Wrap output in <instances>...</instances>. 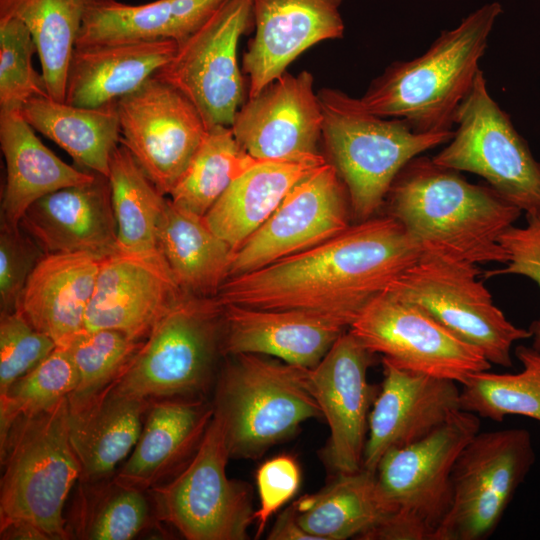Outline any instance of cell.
<instances>
[{
  "instance_id": "cell-1",
  "label": "cell",
  "mask_w": 540,
  "mask_h": 540,
  "mask_svg": "<svg viewBox=\"0 0 540 540\" xmlns=\"http://www.w3.org/2000/svg\"><path fill=\"white\" fill-rule=\"evenodd\" d=\"M421 255L396 219L371 217L308 250L228 278L214 298L219 305L305 311L346 328Z\"/></svg>"
},
{
  "instance_id": "cell-20",
  "label": "cell",
  "mask_w": 540,
  "mask_h": 540,
  "mask_svg": "<svg viewBox=\"0 0 540 540\" xmlns=\"http://www.w3.org/2000/svg\"><path fill=\"white\" fill-rule=\"evenodd\" d=\"M384 380L369 414L363 468L376 471L390 450L415 443L460 410L457 382L400 369L382 359Z\"/></svg>"
},
{
  "instance_id": "cell-5",
  "label": "cell",
  "mask_w": 540,
  "mask_h": 540,
  "mask_svg": "<svg viewBox=\"0 0 540 540\" xmlns=\"http://www.w3.org/2000/svg\"><path fill=\"white\" fill-rule=\"evenodd\" d=\"M322 138L346 186L351 210L359 221L373 217L384 204L401 169L425 151L448 143L454 130L420 133L405 120L367 111L359 99L334 89L318 92Z\"/></svg>"
},
{
  "instance_id": "cell-25",
  "label": "cell",
  "mask_w": 540,
  "mask_h": 540,
  "mask_svg": "<svg viewBox=\"0 0 540 540\" xmlns=\"http://www.w3.org/2000/svg\"><path fill=\"white\" fill-rule=\"evenodd\" d=\"M102 256L91 253L45 254L28 278L17 310L57 346L84 330Z\"/></svg>"
},
{
  "instance_id": "cell-15",
  "label": "cell",
  "mask_w": 540,
  "mask_h": 540,
  "mask_svg": "<svg viewBox=\"0 0 540 540\" xmlns=\"http://www.w3.org/2000/svg\"><path fill=\"white\" fill-rule=\"evenodd\" d=\"M116 104L120 142L156 189L169 195L207 133L199 111L177 88L154 76Z\"/></svg>"
},
{
  "instance_id": "cell-23",
  "label": "cell",
  "mask_w": 540,
  "mask_h": 540,
  "mask_svg": "<svg viewBox=\"0 0 540 540\" xmlns=\"http://www.w3.org/2000/svg\"><path fill=\"white\" fill-rule=\"evenodd\" d=\"M220 306L221 351L231 356L270 355L313 368L345 332L338 323L305 311Z\"/></svg>"
},
{
  "instance_id": "cell-38",
  "label": "cell",
  "mask_w": 540,
  "mask_h": 540,
  "mask_svg": "<svg viewBox=\"0 0 540 540\" xmlns=\"http://www.w3.org/2000/svg\"><path fill=\"white\" fill-rule=\"evenodd\" d=\"M515 356L523 367L518 373L484 370L469 375L461 384V410L498 422L508 415L540 422V351L518 345Z\"/></svg>"
},
{
  "instance_id": "cell-37",
  "label": "cell",
  "mask_w": 540,
  "mask_h": 540,
  "mask_svg": "<svg viewBox=\"0 0 540 540\" xmlns=\"http://www.w3.org/2000/svg\"><path fill=\"white\" fill-rule=\"evenodd\" d=\"M257 162L239 145L230 126H214L207 130L169 199L204 217L233 181Z\"/></svg>"
},
{
  "instance_id": "cell-9",
  "label": "cell",
  "mask_w": 540,
  "mask_h": 540,
  "mask_svg": "<svg viewBox=\"0 0 540 540\" xmlns=\"http://www.w3.org/2000/svg\"><path fill=\"white\" fill-rule=\"evenodd\" d=\"M454 124L453 137L432 160L481 176L525 214L540 215V162L491 97L481 70L458 106Z\"/></svg>"
},
{
  "instance_id": "cell-18",
  "label": "cell",
  "mask_w": 540,
  "mask_h": 540,
  "mask_svg": "<svg viewBox=\"0 0 540 540\" xmlns=\"http://www.w3.org/2000/svg\"><path fill=\"white\" fill-rule=\"evenodd\" d=\"M313 82L310 72L286 71L237 110L230 127L251 157L287 162L323 158L318 152L323 113Z\"/></svg>"
},
{
  "instance_id": "cell-40",
  "label": "cell",
  "mask_w": 540,
  "mask_h": 540,
  "mask_svg": "<svg viewBox=\"0 0 540 540\" xmlns=\"http://www.w3.org/2000/svg\"><path fill=\"white\" fill-rule=\"evenodd\" d=\"M143 342L112 329L83 330L66 347L75 363L79 381L68 396L78 408L110 386L123 372Z\"/></svg>"
},
{
  "instance_id": "cell-8",
  "label": "cell",
  "mask_w": 540,
  "mask_h": 540,
  "mask_svg": "<svg viewBox=\"0 0 540 540\" xmlns=\"http://www.w3.org/2000/svg\"><path fill=\"white\" fill-rule=\"evenodd\" d=\"M221 333L216 299L186 295L155 324L111 386L147 401L200 398L211 384Z\"/></svg>"
},
{
  "instance_id": "cell-39",
  "label": "cell",
  "mask_w": 540,
  "mask_h": 540,
  "mask_svg": "<svg viewBox=\"0 0 540 540\" xmlns=\"http://www.w3.org/2000/svg\"><path fill=\"white\" fill-rule=\"evenodd\" d=\"M79 375L64 346L50 355L0 394V441L19 418L49 410L75 390Z\"/></svg>"
},
{
  "instance_id": "cell-44",
  "label": "cell",
  "mask_w": 540,
  "mask_h": 540,
  "mask_svg": "<svg viewBox=\"0 0 540 540\" xmlns=\"http://www.w3.org/2000/svg\"><path fill=\"white\" fill-rule=\"evenodd\" d=\"M526 225L511 226L500 237V244L508 254L504 268L490 270L485 278L497 275L515 274L533 280L540 288V215L526 214ZM532 347L540 351V319L534 320L528 328Z\"/></svg>"
},
{
  "instance_id": "cell-11",
  "label": "cell",
  "mask_w": 540,
  "mask_h": 540,
  "mask_svg": "<svg viewBox=\"0 0 540 540\" xmlns=\"http://www.w3.org/2000/svg\"><path fill=\"white\" fill-rule=\"evenodd\" d=\"M476 264L422 254L388 290L419 306L491 363L513 366L515 342L531 338L494 304Z\"/></svg>"
},
{
  "instance_id": "cell-3",
  "label": "cell",
  "mask_w": 540,
  "mask_h": 540,
  "mask_svg": "<svg viewBox=\"0 0 540 540\" xmlns=\"http://www.w3.org/2000/svg\"><path fill=\"white\" fill-rule=\"evenodd\" d=\"M68 398L16 420L0 441V538L70 539L64 507L81 466L68 430Z\"/></svg>"
},
{
  "instance_id": "cell-43",
  "label": "cell",
  "mask_w": 540,
  "mask_h": 540,
  "mask_svg": "<svg viewBox=\"0 0 540 540\" xmlns=\"http://www.w3.org/2000/svg\"><path fill=\"white\" fill-rule=\"evenodd\" d=\"M38 244L20 227H0V308H18L32 271L44 256Z\"/></svg>"
},
{
  "instance_id": "cell-24",
  "label": "cell",
  "mask_w": 540,
  "mask_h": 540,
  "mask_svg": "<svg viewBox=\"0 0 540 540\" xmlns=\"http://www.w3.org/2000/svg\"><path fill=\"white\" fill-rule=\"evenodd\" d=\"M214 416L202 397L150 402L142 431L113 479L148 492L180 472L196 453Z\"/></svg>"
},
{
  "instance_id": "cell-29",
  "label": "cell",
  "mask_w": 540,
  "mask_h": 540,
  "mask_svg": "<svg viewBox=\"0 0 540 540\" xmlns=\"http://www.w3.org/2000/svg\"><path fill=\"white\" fill-rule=\"evenodd\" d=\"M151 401L116 391L111 385L86 404L69 407L68 430L81 466L79 482L114 476L136 445Z\"/></svg>"
},
{
  "instance_id": "cell-42",
  "label": "cell",
  "mask_w": 540,
  "mask_h": 540,
  "mask_svg": "<svg viewBox=\"0 0 540 540\" xmlns=\"http://www.w3.org/2000/svg\"><path fill=\"white\" fill-rule=\"evenodd\" d=\"M57 347L19 311L0 313V394L42 362Z\"/></svg>"
},
{
  "instance_id": "cell-45",
  "label": "cell",
  "mask_w": 540,
  "mask_h": 540,
  "mask_svg": "<svg viewBox=\"0 0 540 540\" xmlns=\"http://www.w3.org/2000/svg\"><path fill=\"white\" fill-rule=\"evenodd\" d=\"M301 472L295 459L279 455L265 461L256 472L259 507L253 513L256 537H259L269 520L297 492Z\"/></svg>"
},
{
  "instance_id": "cell-36",
  "label": "cell",
  "mask_w": 540,
  "mask_h": 540,
  "mask_svg": "<svg viewBox=\"0 0 540 540\" xmlns=\"http://www.w3.org/2000/svg\"><path fill=\"white\" fill-rule=\"evenodd\" d=\"M80 484L73 519L67 521L70 538L128 540L156 518L146 491L122 485L113 477Z\"/></svg>"
},
{
  "instance_id": "cell-7",
  "label": "cell",
  "mask_w": 540,
  "mask_h": 540,
  "mask_svg": "<svg viewBox=\"0 0 540 540\" xmlns=\"http://www.w3.org/2000/svg\"><path fill=\"white\" fill-rule=\"evenodd\" d=\"M233 357L219 377L212 403L223 422L230 457L258 458L303 422L322 416L310 388V368L259 354Z\"/></svg>"
},
{
  "instance_id": "cell-22",
  "label": "cell",
  "mask_w": 540,
  "mask_h": 540,
  "mask_svg": "<svg viewBox=\"0 0 540 540\" xmlns=\"http://www.w3.org/2000/svg\"><path fill=\"white\" fill-rule=\"evenodd\" d=\"M19 226L44 254L104 257L118 250L109 180L98 173L88 183L59 189L35 201Z\"/></svg>"
},
{
  "instance_id": "cell-31",
  "label": "cell",
  "mask_w": 540,
  "mask_h": 540,
  "mask_svg": "<svg viewBox=\"0 0 540 540\" xmlns=\"http://www.w3.org/2000/svg\"><path fill=\"white\" fill-rule=\"evenodd\" d=\"M157 249L187 295L213 298L228 279L235 251L214 233L203 216L168 199L157 231Z\"/></svg>"
},
{
  "instance_id": "cell-13",
  "label": "cell",
  "mask_w": 540,
  "mask_h": 540,
  "mask_svg": "<svg viewBox=\"0 0 540 540\" xmlns=\"http://www.w3.org/2000/svg\"><path fill=\"white\" fill-rule=\"evenodd\" d=\"M349 328L367 350L403 370L462 384L491 368L479 349L390 290L376 296Z\"/></svg>"
},
{
  "instance_id": "cell-41",
  "label": "cell",
  "mask_w": 540,
  "mask_h": 540,
  "mask_svg": "<svg viewBox=\"0 0 540 540\" xmlns=\"http://www.w3.org/2000/svg\"><path fill=\"white\" fill-rule=\"evenodd\" d=\"M37 52L28 28L17 18H0V109L21 108L35 96L48 95L32 65Z\"/></svg>"
},
{
  "instance_id": "cell-21",
  "label": "cell",
  "mask_w": 540,
  "mask_h": 540,
  "mask_svg": "<svg viewBox=\"0 0 540 540\" xmlns=\"http://www.w3.org/2000/svg\"><path fill=\"white\" fill-rule=\"evenodd\" d=\"M343 1L254 0L255 33L242 60L249 77L248 98L286 72L308 48L343 36Z\"/></svg>"
},
{
  "instance_id": "cell-26",
  "label": "cell",
  "mask_w": 540,
  "mask_h": 540,
  "mask_svg": "<svg viewBox=\"0 0 540 540\" xmlns=\"http://www.w3.org/2000/svg\"><path fill=\"white\" fill-rule=\"evenodd\" d=\"M0 145L6 165L2 226L20 227L26 210L38 199L95 178L96 173L71 166L48 149L23 117L21 108L0 109Z\"/></svg>"
},
{
  "instance_id": "cell-19",
  "label": "cell",
  "mask_w": 540,
  "mask_h": 540,
  "mask_svg": "<svg viewBox=\"0 0 540 540\" xmlns=\"http://www.w3.org/2000/svg\"><path fill=\"white\" fill-rule=\"evenodd\" d=\"M186 295L160 253L116 250L101 260L84 330H117L143 342L160 318Z\"/></svg>"
},
{
  "instance_id": "cell-28",
  "label": "cell",
  "mask_w": 540,
  "mask_h": 540,
  "mask_svg": "<svg viewBox=\"0 0 540 540\" xmlns=\"http://www.w3.org/2000/svg\"><path fill=\"white\" fill-rule=\"evenodd\" d=\"M227 0H156L133 5L84 0L75 47L138 41L186 40Z\"/></svg>"
},
{
  "instance_id": "cell-34",
  "label": "cell",
  "mask_w": 540,
  "mask_h": 540,
  "mask_svg": "<svg viewBox=\"0 0 540 540\" xmlns=\"http://www.w3.org/2000/svg\"><path fill=\"white\" fill-rule=\"evenodd\" d=\"M84 13V0H0V18H17L37 48L47 94L65 101L66 79Z\"/></svg>"
},
{
  "instance_id": "cell-16",
  "label": "cell",
  "mask_w": 540,
  "mask_h": 540,
  "mask_svg": "<svg viewBox=\"0 0 540 540\" xmlns=\"http://www.w3.org/2000/svg\"><path fill=\"white\" fill-rule=\"evenodd\" d=\"M349 195L325 162L299 181L274 213L235 252L229 276L255 271L319 245L346 230Z\"/></svg>"
},
{
  "instance_id": "cell-14",
  "label": "cell",
  "mask_w": 540,
  "mask_h": 540,
  "mask_svg": "<svg viewBox=\"0 0 540 540\" xmlns=\"http://www.w3.org/2000/svg\"><path fill=\"white\" fill-rule=\"evenodd\" d=\"M254 0H227L178 44L154 77L174 86L197 108L207 129L231 126L243 99L238 43L253 24Z\"/></svg>"
},
{
  "instance_id": "cell-17",
  "label": "cell",
  "mask_w": 540,
  "mask_h": 540,
  "mask_svg": "<svg viewBox=\"0 0 540 540\" xmlns=\"http://www.w3.org/2000/svg\"><path fill=\"white\" fill-rule=\"evenodd\" d=\"M374 355L344 332L310 368V388L330 429L322 457L335 474L363 468L369 414L380 390L367 378Z\"/></svg>"
},
{
  "instance_id": "cell-12",
  "label": "cell",
  "mask_w": 540,
  "mask_h": 540,
  "mask_svg": "<svg viewBox=\"0 0 540 540\" xmlns=\"http://www.w3.org/2000/svg\"><path fill=\"white\" fill-rule=\"evenodd\" d=\"M535 458L526 429L477 432L454 463L451 507L434 540L489 538Z\"/></svg>"
},
{
  "instance_id": "cell-35",
  "label": "cell",
  "mask_w": 540,
  "mask_h": 540,
  "mask_svg": "<svg viewBox=\"0 0 540 540\" xmlns=\"http://www.w3.org/2000/svg\"><path fill=\"white\" fill-rule=\"evenodd\" d=\"M108 180L117 249L138 255L159 253L157 231L168 198L156 189L121 142L111 155Z\"/></svg>"
},
{
  "instance_id": "cell-46",
  "label": "cell",
  "mask_w": 540,
  "mask_h": 540,
  "mask_svg": "<svg viewBox=\"0 0 540 540\" xmlns=\"http://www.w3.org/2000/svg\"><path fill=\"white\" fill-rule=\"evenodd\" d=\"M267 538L270 540H315L299 524L294 505L278 516Z\"/></svg>"
},
{
  "instance_id": "cell-33",
  "label": "cell",
  "mask_w": 540,
  "mask_h": 540,
  "mask_svg": "<svg viewBox=\"0 0 540 540\" xmlns=\"http://www.w3.org/2000/svg\"><path fill=\"white\" fill-rule=\"evenodd\" d=\"M293 505L299 524L315 540H362L386 515L375 472L365 468L336 474L325 488Z\"/></svg>"
},
{
  "instance_id": "cell-30",
  "label": "cell",
  "mask_w": 540,
  "mask_h": 540,
  "mask_svg": "<svg viewBox=\"0 0 540 540\" xmlns=\"http://www.w3.org/2000/svg\"><path fill=\"white\" fill-rule=\"evenodd\" d=\"M325 162L324 157L301 162L259 161L233 181L204 219L236 252L291 189Z\"/></svg>"
},
{
  "instance_id": "cell-32",
  "label": "cell",
  "mask_w": 540,
  "mask_h": 540,
  "mask_svg": "<svg viewBox=\"0 0 540 540\" xmlns=\"http://www.w3.org/2000/svg\"><path fill=\"white\" fill-rule=\"evenodd\" d=\"M116 102L84 108L40 95L27 100L21 113L35 131L60 146L77 166L108 177L111 155L121 139Z\"/></svg>"
},
{
  "instance_id": "cell-4",
  "label": "cell",
  "mask_w": 540,
  "mask_h": 540,
  "mask_svg": "<svg viewBox=\"0 0 540 540\" xmlns=\"http://www.w3.org/2000/svg\"><path fill=\"white\" fill-rule=\"evenodd\" d=\"M501 13L499 3L485 4L442 31L422 55L392 63L359 98L361 104L377 116L405 120L420 133L452 131Z\"/></svg>"
},
{
  "instance_id": "cell-6",
  "label": "cell",
  "mask_w": 540,
  "mask_h": 540,
  "mask_svg": "<svg viewBox=\"0 0 540 540\" xmlns=\"http://www.w3.org/2000/svg\"><path fill=\"white\" fill-rule=\"evenodd\" d=\"M480 419L458 410L425 438L388 451L375 471L385 517L362 540H434L452 503L451 473Z\"/></svg>"
},
{
  "instance_id": "cell-27",
  "label": "cell",
  "mask_w": 540,
  "mask_h": 540,
  "mask_svg": "<svg viewBox=\"0 0 540 540\" xmlns=\"http://www.w3.org/2000/svg\"><path fill=\"white\" fill-rule=\"evenodd\" d=\"M174 40L75 47L66 79L65 102L95 108L127 96L174 56Z\"/></svg>"
},
{
  "instance_id": "cell-10",
  "label": "cell",
  "mask_w": 540,
  "mask_h": 540,
  "mask_svg": "<svg viewBox=\"0 0 540 540\" xmlns=\"http://www.w3.org/2000/svg\"><path fill=\"white\" fill-rule=\"evenodd\" d=\"M230 452L221 418L214 416L188 464L150 489L157 520L188 540H244L253 520L250 490L230 480Z\"/></svg>"
},
{
  "instance_id": "cell-2",
  "label": "cell",
  "mask_w": 540,
  "mask_h": 540,
  "mask_svg": "<svg viewBox=\"0 0 540 540\" xmlns=\"http://www.w3.org/2000/svg\"><path fill=\"white\" fill-rule=\"evenodd\" d=\"M385 201L422 254L476 265L508 262L500 237L522 214L489 185L421 155L401 169Z\"/></svg>"
}]
</instances>
